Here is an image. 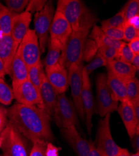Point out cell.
<instances>
[{
	"label": "cell",
	"instance_id": "obj_1",
	"mask_svg": "<svg viewBox=\"0 0 139 156\" xmlns=\"http://www.w3.org/2000/svg\"><path fill=\"white\" fill-rule=\"evenodd\" d=\"M7 113L9 122L32 142L54 140L50 126L51 117L39 107L16 102L7 109Z\"/></svg>",
	"mask_w": 139,
	"mask_h": 156
},
{
	"label": "cell",
	"instance_id": "obj_2",
	"mask_svg": "<svg viewBox=\"0 0 139 156\" xmlns=\"http://www.w3.org/2000/svg\"><path fill=\"white\" fill-rule=\"evenodd\" d=\"M56 11L62 13L72 31H90L99 21L97 15L81 0H59Z\"/></svg>",
	"mask_w": 139,
	"mask_h": 156
},
{
	"label": "cell",
	"instance_id": "obj_3",
	"mask_svg": "<svg viewBox=\"0 0 139 156\" xmlns=\"http://www.w3.org/2000/svg\"><path fill=\"white\" fill-rule=\"evenodd\" d=\"M90 31H72L63 48L59 59V63L68 69L73 63L82 66V53L85 41Z\"/></svg>",
	"mask_w": 139,
	"mask_h": 156
},
{
	"label": "cell",
	"instance_id": "obj_4",
	"mask_svg": "<svg viewBox=\"0 0 139 156\" xmlns=\"http://www.w3.org/2000/svg\"><path fill=\"white\" fill-rule=\"evenodd\" d=\"M11 122H8L0 133L3 154L10 156H28L27 140Z\"/></svg>",
	"mask_w": 139,
	"mask_h": 156
},
{
	"label": "cell",
	"instance_id": "obj_5",
	"mask_svg": "<svg viewBox=\"0 0 139 156\" xmlns=\"http://www.w3.org/2000/svg\"><path fill=\"white\" fill-rule=\"evenodd\" d=\"M96 83L97 90L96 113L104 118L106 114L117 111L118 101L107 84L106 73L99 74L96 77Z\"/></svg>",
	"mask_w": 139,
	"mask_h": 156
},
{
	"label": "cell",
	"instance_id": "obj_6",
	"mask_svg": "<svg viewBox=\"0 0 139 156\" xmlns=\"http://www.w3.org/2000/svg\"><path fill=\"white\" fill-rule=\"evenodd\" d=\"M110 114H106L99 121L94 146L103 156H116L121 151L113 140L110 131Z\"/></svg>",
	"mask_w": 139,
	"mask_h": 156
},
{
	"label": "cell",
	"instance_id": "obj_7",
	"mask_svg": "<svg viewBox=\"0 0 139 156\" xmlns=\"http://www.w3.org/2000/svg\"><path fill=\"white\" fill-rule=\"evenodd\" d=\"M53 116L56 125L61 129L71 126L76 127L79 123L74 103L66 97L65 93L58 94Z\"/></svg>",
	"mask_w": 139,
	"mask_h": 156
},
{
	"label": "cell",
	"instance_id": "obj_8",
	"mask_svg": "<svg viewBox=\"0 0 139 156\" xmlns=\"http://www.w3.org/2000/svg\"><path fill=\"white\" fill-rule=\"evenodd\" d=\"M54 8L52 2H47L44 8L36 12L34 18L35 32L39 40L40 49L41 53H44L47 42L48 34L54 15Z\"/></svg>",
	"mask_w": 139,
	"mask_h": 156
},
{
	"label": "cell",
	"instance_id": "obj_9",
	"mask_svg": "<svg viewBox=\"0 0 139 156\" xmlns=\"http://www.w3.org/2000/svg\"><path fill=\"white\" fill-rule=\"evenodd\" d=\"M14 98L17 102L28 106H36L41 108L42 105L40 90L29 79L18 83L12 84Z\"/></svg>",
	"mask_w": 139,
	"mask_h": 156
},
{
	"label": "cell",
	"instance_id": "obj_10",
	"mask_svg": "<svg viewBox=\"0 0 139 156\" xmlns=\"http://www.w3.org/2000/svg\"><path fill=\"white\" fill-rule=\"evenodd\" d=\"M82 66L75 63L72 64L68 68V79L74 107L80 118L84 120L85 112L81 98L82 89Z\"/></svg>",
	"mask_w": 139,
	"mask_h": 156
},
{
	"label": "cell",
	"instance_id": "obj_11",
	"mask_svg": "<svg viewBox=\"0 0 139 156\" xmlns=\"http://www.w3.org/2000/svg\"><path fill=\"white\" fill-rule=\"evenodd\" d=\"M19 48L21 56L28 68L34 66L41 61L38 37L34 30H28L19 44Z\"/></svg>",
	"mask_w": 139,
	"mask_h": 156
},
{
	"label": "cell",
	"instance_id": "obj_12",
	"mask_svg": "<svg viewBox=\"0 0 139 156\" xmlns=\"http://www.w3.org/2000/svg\"><path fill=\"white\" fill-rule=\"evenodd\" d=\"M82 102L85 112V120L87 133L89 135L92 133V115L95 112V105L92 91V86L89 80V76L87 75L85 69L82 67Z\"/></svg>",
	"mask_w": 139,
	"mask_h": 156
},
{
	"label": "cell",
	"instance_id": "obj_13",
	"mask_svg": "<svg viewBox=\"0 0 139 156\" xmlns=\"http://www.w3.org/2000/svg\"><path fill=\"white\" fill-rule=\"evenodd\" d=\"M61 132L78 156L89 155L92 142L82 138L75 126L61 129Z\"/></svg>",
	"mask_w": 139,
	"mask_h": 156
},
{
	"label": "cell",
	"instance_id": "obj_14",
	"mask_svg": "<svg viewBox=\"0 0 139 156\" xmlns=\"http://www.w3.org/2000/svg\"><path fill=\"white\" fill-rule=\"evenodd\" d=\"M49 33L50 39L58 41L63 49L72 33V30L64 15L56 11L50 25Z\"/></svg>",
	"mask_w": 139,
	"mask_h": 156
},
{
	"label": "cell",
	"instance_id": "obj_15",
	"mask_svg": "<svg viewBox=\"0 0 139 156\" xmlns=\"http://www.w3.org/2000/svg\"><path fill=\"white\" fill-rule=\"evenodd\" d=\"M46 76L49 83L61 94L65 93L69 87L68 72L59 62L46 68Z\"/></svg>",
	"mask_w": 139,
	"mask_h": 156
},
{
	"label": "cell",
	"instance_id": "obj_16",
	"mask_svg": "<svg viewBox=\"0 0 139 156\" xmlns=\"http://www.w3.org/2000/svg\"><path fill=\"white\" fill-rule=\"evenodd\" d=\"M40 93L42 101L41 109L44 110L50 117L53 116L57 102L58 93L47 80L46 74L43 76L40 88Z\"/></svg>",
	"mask_w": 139,
	"mask_h": 156
},
{
	"label": "cell",
	"instance_id": "obj_17",
	"mask_svg": "<svg viewBox=\"0 0 139 156\" xmlns=\"http://www.w3.org/2000/svg\"><path fill=\"white\" fill-rule=\"evenodd\" d=\"M18 46L19 44L16 43L11 34L0 35V58L4 63L6 74L9 75L11 64Z\"/></svg>",
	"mask_w": 139,
	"mask_h": 156
},
{
	"label": "cell",
	"instance_id": "obj_18",
	"mask_svg": "<svg viewBox=\"0 0 139 156\" xmlns=\"http://www.w3.org/2000/svg\"><path fill=\"white\" fill-rule=\"evenodd\" d=\"M117 110L131 139L136 133L137 127L139 126L134 114L132 104L129 100L125 99L121 102Z\"/></svg>",
	"mask_w": 139,
	"mask_h": 156
},
{
	"label": "cell",
	"instance_id": "obj_19",
	"mask_svg": "<svg viewBox=\"0 0 139 156\" xmlns=\"http://www.w3.org/2000/svg\"><path fill=\"white\" fill-rule=\"evenodd\" d=\"M106 68L125 84L135 77L137 73L135 68L132 64L116 59L107 62Z\"/></svg>",
	"mask_w": 139,
	"mask_h": 156
},
{
	"label": "cell",
	"instance_id": "obj_20",
	"mask_svg": "<svg viewBox=\"0 0 139 156\" xmlns=\"http://www.w3.org/2000/svg\"><path fill=\"white\" fill-rule=\"evenodd\" d=\"M31 14L28 12H22L13 20L11 35L16 43L19 45L24 36L28 31L31 21Z\"/></svg>",
	"mask_w": 139,
	"mask_h": 156
},
{
	"label": "cell",
	"instance_id": "obj_21",
	"mask_svg": "<svg viewBox=\"0 0 139 156\" xmlns=\"http://www.w3.org/2000/svg\"><path fill=\"white\" fill-rule=\"evenodd\" d=\"M9 76L12 84L21 83L28 79V68L21 56L19 46L11 64Z\"/></svg>",
	"mask_w": 139,
	"mask_h": 156
},
{
	"label": "cell",
	"instance_id": "obj_22",
	"mask_svg": "<svg viewBox=\"0 0 139 156\" xmlns=\"http://www.w3.org/2000/svg\"><path fill=\"white\" fill-rule=\"evenodd\" d=\"M89 38L94 40L97 44L98 48L102 46H110L116 48L117 51L120 50L124 41L112 39L106 35L100 27L97 24H94L89 36Z\"/></svg>",
	"mask_w": 139,
	"mask_h": 156
},
{
	"label": "cell",
	"instance_id": "obj_23",
	"mask_svg": "<svg viewBox=\"0 0 139 156\" xmlns=\"http://www.w3.org/2000/svg\"><path fill=\"white\" fill-rule=\"evenodd\" d=\"M107 82L118 102L127 99V84L119 80L109 69H107Z\"/></svg>",
	"mask_w": 139,
	"mask_h": 156
},
{
	"label": "cell",
	"instance_id": "obj_24",
	"mask_svg": "<svg viewBox=\"0 0 139 156\" xmlns=\"http://www.w3.org/2000/svg\"><path fill=\"white\" fill-rule=\"evenodd\" d=\"M18 15L0 3V31L2 34H11L12 22Z\"/></svg>",
	"mask_w": 139,
	"mask_h": 156
},
{
	"label": "cell",
	"instance_id": "obj_25",
	"mask_svg": "<svg viewBox=\"0 0 139 156\" xmlns=\"http://www.w3.org/2000/svg\"><path fill=\"white\" fill-rule=\"evenodd\" d=\"M62 50V47L58 41L50 39L48 52L44 62L46 68L53 66L59 62Z\"/></svg>",
	"mask_w": 139,
	"mask_h": 156
},
{
	"label": "cell",
	"instance_id": "obj_26",
	"mask_svg": "<svg viewBox=\"0 0 139 156\" xmlns=\"http://www.w3.org/2000/svg\"><path fill=\"white\" fill-rule=\"evenodd\" d=\"M44 75V66L41 61L34 66L28 68V79L39 90Z\"/></svg>",
	"mask_w": 139,
	"mask_h": 156
},
{
	"label": "cell",
	"instance_id": "obj_27",
	"mask_svg": "<svg viewBox=\"0 0 139 156\" xmlns=\"http://www.w3.org/2000/svg\"><path fill=\"white\" fill-rule=\"evenodd\" d=\"M124 23V11L121 9L117 13L109 19L103 20L101 22L100 28H119L123 26Z\"/></svg>",
	"mask_w": 139,
	"mask_h": 156
},
{
	"label": "cell",
	"instance_id": "obj_28",
	"mask_svg": "<svg viewBox=\"0 0 139 156\" xmlns=\"http://www.w3.org/2000/svg\"><path fill=\"white\" fill-rule=\"evenodd\" d=\"M14 99L12 89L6 83L3 79L0 78V103L9 105Z\"/></svg>",
	"mask_w": 139,
	"mask_h": 156
},
{
	"label": "cell",
	"instance_id": "obj_29",
	"mask_svg": "<svg viewBox=\"0 0 139 156\" xmlns=\"http://www.w3.org/2000/svg\"><path fill=\"white\" fill-rule=\"evenodd\" d=\"M98 49L99 48L96 42L91 39L87 38L84 47L82 61L85 62H91L97 55Z\"/></svg>",
	"mask_w": 139,
	"mask_h": 156
},
{
	"label": "cell",
	"instance_id": "obj_30",
	"mask_svg": "<svg viewBox=\"0 0 139 156\" xmlns=\"http://www.w3.org/2000/svg\"><path fill=\"white\" fill-rule=\"evenodd\" d=\"M124 11V22L139 15L138 0H129L122 9Z\"/></svg>",
	"mask_w": 139,
	"mask_h": 156
},
{
	"label": "cell",
	"instance_id": "obj_31",
	"mask_svg": "<svg viewBox=\"0 0 139 156\" xmlns=\"http://www.w3.org/2000/svg\"><path fill=\"white\" fill-rule=\"evenodd\" d=\"M127 99L131 103L139 99V81L134 77L127 84Z\"/></svg>",
	"mask_w": 139,
	"mask_h": 156
},
{
	"label": "cell",
	"instance_id": "obj_32",
	"mask_svg": "<svg viewBox=\"0 0 139 156\" xmlns=\"http://www.w3.org/2000/svg\"><path fill=\"white\" fill-rule=\"evenodd\" d=\"M107 65V62L106 60L99 53H97L95 57L92 59V61L84 68L87 75L89 76V75L96 69L103 66L106 67Z\"/></svg>",
	"mask_w": 139,
	"mask_h": 156
},
{
	"label": "cell",
	"instance_id": "obj_33",
	"mask_svg": "<svg viewBox=\"0 0 139 156\" xmlns=\"http://www.w3.org/2000/svg\"><path fill=\"white\" fill-rule=\"evenodd\" d=\"M29 3L28 0H6L5 3L6 7L12 12L20 14L23 9L26 8Z\"/></svg>",
	"mask_w": 139,
	"mask_h": 156
},
{
	"label": "cell",
	"instance_id": "obj_34",
	"mask_svg": "<svg viewBox=\"0 0 139 156\" xmlns=\"http://www.w3.org/2000/svg\"><path fill=\"white\" fill-rule=\"evenodd\" d=\"M134 56L135 55L129 48L127 43L123 42L118 52V56L116 60H119L124 62L131 64Z\"/></svg>",
	"mask_w": 139,
	"mask_h": 156
},
{
	"label": "cell",
	"instance_id": "obj_35",
	"mask_svg": "<svg viewBox=\"0 0 139 156\" xmlns=\"http://www.w3.org/2000/svg\"><path fill=\"white\" fill-rule=\"evenodd\" d=\"M97 53L102 56L107 62L117 59L118 56L117 50L114 48L110 46H102L99 48Z\"/></svg>",
	"mask_w": 139,
	"mask_h": 156
},
{
	"label": "cell",
	"instance_id": "obj_36",
	"mask_svg": "<svg viewBox=\"0 0 139 156\" xmlns=\"http://www.w3.org/2000/svg\"><path fill=\"white\" fill-rule=\"evenodd\" d=\"M30 156H46L47 142L43 140L34 141Z\"/></svg>",
	"mask_w": 139,
	"mask_h": 156
},
{
	"label": "cell",
	"instance_id": "obj_37",
	"mask_svg": "<svg viewBox=\"0 0 139 156\" xmlns=\"http://www.w3.org/2000/svg\"><path fill=\"white\" fill-rule=\"evenodd\" d=\"M123 40L126 42H130L134 39L139 37V31L135 30L132 26L127 22H124L123 24Z\"/></svg>",
	"mask_w": 139,
	"mask_h": 156
},
{
	"label": "cell",
	"instance_id": "obj_38",
	"mask_svg": "<svg viewBox=\"0 0 139 156\" xmlns=\"http://www.w3.org/2000/svg\"><path fill=\"white\" fill-rule=\"evenodd\" d=\"M101 29V28H100ZM104 33L107 36L114 39V40L122 41L123 40V26L119 28H103L101 29Z\"/></svg>",
	"mask_w": 139,
	"mask_h": 156
},
{
	"label": "cell",
	"instance_id": "obj_39",
	"mask_svg": "<svg viewBox=\"0 0 139 156\" xmlns=\"http://www.w3.org/2000/svg\"><path fill=\"white\" fill-rule=\"evenodd\" d=\"M46 3V0H31L29 1L25 11L30 12L31 14L34 12H40L44 8Z\"/></svg>",
	"mask_w": 139,
	"mask_h": 156
},
{
	"label": "cell",
	"instance_id": "obj_40",
	"mask_svg": "<svg viewBox=\"0 0 139 156\" xmlns=\"http://www.w3.org/2000/svg\"><path fill=\"white\" fill-rule=\"evenodd\" d=\"M9 120L8 118L7 109L3 106H0V133L5 129Z\"/></svg>",
	"mask_w": 139,
	"mask_h": 156
},
{
	"label": "cell",
	"instance_id": "obj_41",
	"mask_svg": "<svg viewBox=\"0 0 139 156\" xmlns=\"http://www.w3.org/2000/svg\"><path fill=\"white\" fill-rule=\"evenodd\" d=\"M60 149L61 148H57L51 142H47L46 150V156H59V151Z\"/></svg>",
	"mask_w": 139,
	"mask_h": 156
},
{
	"label": "cell",
	"instance_id": "obj_42",
	"mask_svg": "<svg viewBox=\"0 0 139 156\" xmlns=\"http://www.w3.org/2000/svg\"><path fill=\"white\" fill-rule=\"evenodd\" d=\"M129 48L135 55H139V37H136L127 43Z\"/></svg>",
	"mask_w": 139,
	"mask_h": 156
},
{
	"label": "cell",
	"instance_id": "obj_43",
	"mask_svg": "<svg viewBox=\"0 0 139 156\" xmlns=\"http://www.w3.org/2000/svg\"><path fill=\"white\" fill-rule=\"evenodd\" d=\"M132 145L137 152H139V131L136 132L135 135L130 139Z\"/></svg>",
	"mask_w": 139,
	"mask_h": 156
},
{
	"label": "cell",
	"instance_id": "obj_44",
	"mask_svg": "<svg viewBox=\"0 0 139 156\" xmlns=\"http://www.w3.org/2000/svg\"><path fill=\"white\" fill-rule=\"evenodd\" d=\"M126 22H127L131 26H132L135 30L139 31V15L132 18Z\"/></svg>",
	"mask_w": 139,
	"mask_h": 156
},
{
	"label": "cell",
	"instance_id": "obj_45",
	"mask_svg": "<svg viewBox=\"0 0 139 156\" xmlns=\"http://www.w3.org/2000/svg\"><path fill=\"white\" fill-rule=\"evenodd\" d=\"M132 104V106L134 111V114L137 121L139 122V99L136 100Z\"/></svg>",
	"mask_w": 139,
	"mask_h": 156
},
{
	"label": "cell",
	"instance_id": "obj_46",
	"mask_svg": "<svg viewBox=\"0 0 139 156\" xmlns=\"http://www.w3.org/2000/svg\"><path fill=\"white\" fill-rule=\"evenodd\" d=\"M131 64H132L133 66L135 68L137 72H138L139 70V55H135L132 61L131 62Z\"/></svg>",
	"mask_w": 139,
	"mask_h": 156
},
{
	"label": "cell",
	"instance_id": "obj_47",
	"mask_svg": "<svg viewBox=\"0 0 139 156\" xmlns=\"http://www.w3.org/2000/svg\"><path fill=\"white\" fill-rule=\"evenodd\" d=\"M6 75L5 65L3 61L0 58V78L1 79H4V77Z\"/></svg>",
	"mask_w": 139,
	"mask_h": 156
},
{
	"label": "cell",
	"instance_id": "obj_48",
	"mask_svg": "<svg viewBox=\"0 0 139 156\" xmlns=\"http://www.w3.org/2000/svg\"><path fill=\"white\" fill-rule=\"evenodd\" d=\"M89 156H103L99 153V152L97 151V149L94 146V142H92V144L91 146V150Z\"/></svg>",
	"mask_w": 139,
	"mask_h": 156
},
{
	"label": "cell",
	"instance_id": "obj_49",
	"mask_svg": "<svg viewBox=\"0 0 139 156\" xmlns=\"http://www.w3.org/2000/svg\"><path fill=\"white\" fill-rule=\"evenodd\" d=\"M130 154L127 149L122 148L120 152L116 156H130Z\"/></svg>",
	"mask_w": 139,
	"mask_h": 156
},
{
	"label": "cell",
	"instance_id": "obj_50",
	"mask_svg": "<svg viewBox=\"0 0 139 156\" xmlns=\"http://www.w3.org/2000/svg\"><path fill=\"white\" fill-rule=\"evenodd\" d=\"M130 156H139V152H136L134 154H130Z\"/></svg>",
	"mask_w": 139,
	"mask_h": 156
},
{
	"label": "cell",
	"instance_id": "obj_51",
	"mask_svg": "<svg viewBox=\"0 0 139 156\" xmlns=\"http://www.w3.org/2000/svg\"><path fill=\"white\" fill-rule=\"evenodd\" d=\"M0 156H10V155H9L8 154H3L2 155H1Z\"/></svg>",
	"mask_w": 139,
	"mask_h": 156
},
{
	"label": "cell",
	"instance_id": "obj_52",
	"mask_svg": "<svg viewBox=\"0 0 139 156\" xmlns=\"http://www.w3.org/2000/svg\"><path fill=\"white\" fill-rule=\"evenodd\" d=\"M2 147V142H1V139H0V148Z\"/></svg>",
	"mask_w": 139,
	"mask_h": 156
},
{
	"label": "cell",
	"instance_id": "obj_53",
	"mask_svg": "<svg viewBox=\"0 0 139 156\" xmlns=\"http://www.w3.org/2000/svg\"><path fill=\"white\" fill-rule=\"evenodd\" d=\"M2 34V32H1V31H0V35H1V34Z\"/></svg>",
	"mask_w": 139,
	"mask_h": 156
}]
</instances>
